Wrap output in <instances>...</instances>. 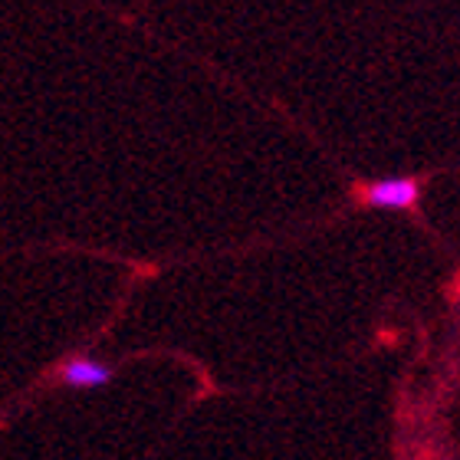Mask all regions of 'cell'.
<instances>
[{
    "mask_svg": "<svg viewBox=\"0 0 460 460\" xmlns=\"http://www.w3.org/2000/svg\"><path fill=\"white\" fill-rule=\"evenodd\" d=\"M418 198H421V184L414 178H382L362 191V201L382 211H408L418 204Z\"/></svg>",
    "mask_w": 460,
    "mask_h": 460,
    "instance_id": "6da1fadb",
    "label": "cell"
},
{
    "mask_svg": "<svg viewBox=\"0 0 460 460\" xmlns=\"http://www.w3.org/2000/svg\"><path fill=\"white\" fill-rule=\"evenodd\" d=\"M115 368L106 362H99L93 355H76L59 368V382L69 388H102L106 382H112Z\"/></svg>",
    "mask_w": 460,
    "mask_h": 460,
    "instance_id": "7a4b0ae2",
    "label": "cell"
}]
</instances>
